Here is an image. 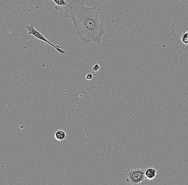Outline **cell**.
Segmentation results:
<instances>
[{"instance_id":"1","label":"cell","mask_w":188,"mask_h":185,"mask_svg":"<svg viewBox=\"0 0 188 185\" xmlns=\"http://www.w3.org/2000/svg\"><path fill=\"white\" fill-rule=\"evenodd\" d=\"M64 10L65 17L73 22L76 36L86 43H101L105 30L100 22L98 7H87L83 0H72Z\"/></svg>"},{"instance_id":"2","label":"cell","mask_w":188,"mask_h":185,"mask_svg":"<svg viewBox=\"0 0 188 185\" xmlns=\"http://www.w3.org/2000/svg\"><path fill=\"white\" fill-rule=\"evenodd\" d=\"M126 180L129 184L138 185L145 180V170L135 168L128 170L126 172Z\"/></svg>"},{"instance_id":"3","label":"cell","mask_w":188,"mask_h":185,"mask_svg":"<svg viewBox=\"0 0 188 185\" xmlns=\"http://www.w3.org/2000/svg\"><path fill=\"white\" fill-rule=\"evenodd\" d=\"M26 28H27V30H28V35H32L40 40L44 41V42H45V43H48V44H49L51 46H52V47H54L57 51L59 52L61 54H65L66 53V51L63 50L61 46L59 45H55L54 43H51V42L46 39L45 37H44L43 35L39 31L35 30L33 25H30L29 26H27Z\"/></svg>"},{"instance_id":"4","label":"cell","mask_w":188,"mask_h":185,"mask_svg":"<svg viewBox=\"0 0 188 185\" xmlns=\"http://www.w3.org/2000/svg\"><path fill=\"white\" fill-rule=\"evenodd\" d=\"M157 173V171L154 168H147V170H145V178L149 180H152L156 178Z\"/></svg>"},{"instance_id":"5","label":"cell","mask_w":188,"mask_h":185,"mask_svg":"<svg viewBox=\"0 0 188 185\" xmlns=\"http://www.w3.org/2000/svg\"><path fill=\"white\" fill-rule=\"evenodd\" d=\"M52 1H53L56 4L55 9L59 11H62L63 9H65L68 5V3H67L65 0H52Z\"/></svg>"},{"instance_id":"6","label":"cell","mask_w":188,"mask_h":185,"mask_svg":"<svg viewBox=\"0 0 188 185\" xmlns=\"http://www.w3.org/2000/svg\"><path fill=\"white\" fill-rule=\"evenodd\" d=\"M66 136V133L63 130H59L58 131L56 132L55 134V139L58 141H62L65 139Z\"/></svg>"},{"instance_id":"7","label":"cell","mask_w":188,"mask_h":185,"mask_svg":"<svg viewBox=\"0 0 188 185\" xmlns=\"http://www.w3.org/2000/svg\"><path fill=\"white\" fill-rule=\"evenodd\" d=\"M181 40L183 44L186 45H188V32L184 33L182 36Z\"/></svg>"},{"instance_id":"8","label":"cell","mask_w":188,"mask_h":185,"mask_svg":"<svg viewBox=\"0 0 188 185\" xmlns=\"http://www.w3.org/2000/svg\"><path fill=\"white\" fill-rule=\"evenodd\" d=\"M100 69V66L98 64H95L92 68V70L94 72H98Z\"/></svg>"},{"instance_id":"9","label":"cell","mask_w":188,"mask_h":185,"mask_svg":"<svg viewBox=\"0 0 188 185\" xmlns=\"http://www.w3.org/2000/svg\"><path fill=\"white\" fill-rule=\"evenodd\" d=\"M86 78V80H92L93 78V75L90 73L88 74L87 75Z\"/></svg>"}]
</instances>
